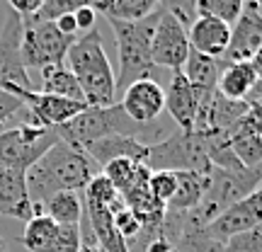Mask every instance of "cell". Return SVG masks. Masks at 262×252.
I'll list each match as a JSON object with an SVG mask.
<instances>
[{
  "instance_id": "cell-1",
  "label": "cell",
  "mask_w": 262,
  "mask_h": 252,
  "mask_svg": "<svg viewBox=\"0 0 262 252\" xmlns=\"http://www.w3.org/2000/svg\"><path fill=\"white\" fill-rule=\"evenodd\" d=\"M95 175H97V165L83 150L73 148L63 141H56L25 172L34 216L44 214V204L58 192H83Z\"/></svg>"
},
{
  "instance_id": "cell-2",
  "label": "cell",
  "mask_w": 262,
  "mask_h": 252,
  "mask_svg": "<svg viewBox=\"0 0 262 252\" xmlns=\"http://www.w3.org/2000/svg\"><path fill=\"white\" fill-rule=\"evenodd\" d=\"M63 63L75 75L88 107L117 104V75L104 54L102 34L97 27L73 39Z\"/></svg>"
},
{
  "instance_id": "cell-3",
  "label": "cell",
  "mask_w": 262,
  "mask_h": 252,
  "mask_svg": "<svg viewBox=\"0 0 262 252\" xmlns=\"http://www.w3.org/2000/svg\"><path fill=\"white\" fill-rule=\"evenodd\" d=\"M160 12V10H158ZM158 12L141 22H117L107 19L117 39V54H119V75H117V95L124 93L131 83L150 78L156 63L150 58V37L158 22Z\"/></svg>"
},
{
  "instance_id": "cell-4",
  "label": "cell",
  "mask_w": 262,
  "mask_h": 252,
  "mask_svg": "<svg viewBox=\"0 0 262 252\" xmlns=\"http://www.w3.org/2000/svg\"><path fill=\"white\" fill-rule=\"evenodd\" d=\"M58 139L73 146L78 150H85L90 143L104 139V136H114V133H126V136H136L146 133V126L134 124L122 112L119 102L110 104V107H85L83 112L73 117L68 124L56 129Z\"/></svg>"
},
{
  "instance_id": "cell-5",
  "label": "cell",
  "mask_w": 262,
  "mask_h": 252,
  "mask_svg": "<svg viewBox=\"0 0 262 252\" xmlns=\"http://www.w3.org/2000/svg\"><path fill=\"white\" fill-rule=\"evenodd\" d=\"M146 168L150 172H196V175H209L211 163L206 155L204 139L196 131H175L168 139H160L156 143H148V158Z\"/></svg>"
},
{
  "instance_id": "cell-6",
  "label": "cell",
  "mask_w": 262,
  "mask_h": 252,
  "mask_svg": "<svg viewBox=\"0 0 262 252\" xmlns=\"http://www.w3.org/2000/svg\"><path fill=\"white\" fill-rule=\"evenodd\" d=\"M58 139L56 129L19 124L12 129L0 131V168L27 172Z\"/></svg>"
},
{
  "instance_id": "cell-7",
  "label": "cell",
  "mask_w": 262,
  "mask_h": 252,
  "mask_svg": "<svg viewBox=\"0 0 262 252\" xmlns=\"http://www.w3.org/2000/svg\"><path fill=\"white\" fill-rule=\"evenodd\" d=\"M75 37H66L56 29L54 22L22 19V39H19V56L25 68L44 71L49 65H61Z\"/></svg>"
},
{
  "instance_id": "cell-8",
  "label": "cell",
  "mask_w": 262,
  "mask_h": 252,
  "mask_svg": "<svg viewBox=\"0 0 262 252\" xmlns=\"http://www.w3.org/2000/svg\"><path fill=\"white\" fill-rule=\"evenodd\" d=\"M189 56V37H187V25L172 15L160 10L158 22L150 37V58L156 68H168L172 73H180L182 65Z\"/></svg>"
},
{
  "instance_id": "cell-9",
  "label": "cell",
  "mask_w": 262,
  "mask_h": 252,
  "mask_svg": "<svg viewBox=\"0 0 262 252\" xmlns=\"http://www.w3.org/2000/svg\"><path fill=\"white\" fill-rule=\"evenodd\" d=\"M5 93L15 95L25 104V112H27L25 124H37V126H47V129L63 126L88 107L83 102L63 100L56 95H44L39 90H25V87H8Z\"/></svg>"
},
{
  "instance_id": "cell-10",
  "label": "cell",
  "mask_w": 262,
  "mask_h": 252,
  "mask_svg": "<svg viewBox=\"0 0 262 252\" xmlns=\"http://www.w3.org/2000/svg\"><path fill=\"white\" fill-rule=\"evenodd\" d=\"M19 39H22V17L10 12V19L0 29V90L8 87L32 90L29 71L19 56Z\"/></svg>"
},
{
  "instance_id": "cell-11",
  "label": "cell",
  "mask_w": 262,
  "mask_h": 252,
  "mask_svg": "<svg viewBox=\"0 0 262 252\" xmlns=\"http://www.w3.org/2000/svg\"><path fill=\"white\" fill-rule=\"evenodd\" d=\"M257 225H262V185L253 194H248L238 204L226 209L219 218H214L204 228V233L211 235L219 243H226L228 238L245 233V231H253Z\"/></svg>"
},
{
  "instance_id": "cell-12",
  "label": "cell",
  "mask_w": 262,
  "mask_h": 252,
  "mask_svg": "<svg viewBox=\"0 0 262 252\" xmlns=\"http://www.w3.org/2000/svg\"><path fill=\"white\" fill-rule=\"evenodd\" d=\"M122 112L129 117L134 124L139 126H148L156 124L163 109H165V87L153 80V78H143L131 83L122 93Z\"/></svg>"
},
{
  "instance_id": "cell-13",
  "label": "cell",
  "mask_w": 262,
  "mask_h": 252,
  "mask_svg": "<svg viewBox=\"0 0 262 252\" xmlns=\"http://www.w3.org/2000/svg\"><path fill=\"white\" fill-rule=\"evenodd\" d=\"M260 49H262V17L260 12L255 10V5L245 3L243 15L231 27V41H228L224 58H221V65L250 61Z\"/></svg>"
},
{
  "instance_id": "cell-14",
  "label": "cell",
  "mask_w": 262,
  "mask_h": 252,
  "mask_svg": "<svg viewBox=\"0 0 262 252\" xmlns=\"http://www.w3.org/2000/svg\"><path fill=\"white\" fill-rule=\"evenodd\" d=\"M88 158L93 160L95 165L104 168L112 160H134V163H143L148 158V143L136 139V136H126V133H114V136H104V139L90 143L83 150Z\"/></svg>"
},
{
  "instance_id": "cell-15",
  "label": "cell",
  "mask_w": 262,
  "mask_h": 252,
  "mask_svg": "<svg viewBox=\"0 0 262 252\" xmlns=\"http://www.w3.org/2000/svg\"><path fill=\"white\" fill-rule=\"evenodd\" d=\"M189 49L209 58H224L228 41H231V27L214 17H194L187 27Z\"/></svg>"
},
{
  "instance_id": "cell-16",
  "label": "cell",
  "mask_w": 262,
  "mask_h": 252,
  "mask_svg": "<svg viewBox=\"0 0 262 252\" xmlns=\"http://www.w3.org/2000/svg\"><path fill=\"white\" fill-rule=\"evenodd\" d=\"M165 109L175 119L180 131H194L196 109H199V95L182 73H172L165 87Z\"/></svg>"
},
{
  "instance_id": "cell-17",
  "label": "cell",
  "mask_w": 262,
  "mask_h": 252,
  "mask_svg": "<svg viewBox=\"0 0 262 252\" xmlns=\"http://www.w3.org/2000/svg\"><path fill=\"white\" fill-rule=\"evenodd\" d=\"M0 214L25 221V223L34 216V206L27 194L25 172L0 168Z\"/></svg>"
},
{
  "instance_id": "cell-18",
  "label": "cell",
  "mask_w": 262,
  "mask_h": 252,
  "mask_svg": "<svg viewBox=\"0 0 262 252\" xmlns=\"http://www.w3.org/2000/svg\"><path fill=\"white\" fill-rule=\"evenodd\" d=\"M221 61L219 58H209L204 54H196L194 49H189V56L182 65L180 73L187 78V83L192 85L202 97H209V95L216 93V85H219V75H221Z\"/></svg>"
},
{
  "instance_id": "cell-19",
  "label": "cell",
  "mask_w": 262,
  "mask_h": 252,
  "mask_svg": "<svg viewBox=\"0 0 262 252\" xmlns=\"http://www.w3.org/2000/svg\"><path fill=\"white\" fill-rule=\"evenodd\" d=\"M255 85H257V75L250 61H241V63H228L221 68L216 93L226 100H245Z\"/></svg>"
},
{
  "instance_id": "cell-20",
  "label": "cell",
  "mask_w": 262,
  "mask_h": 252,
  "mask_svg": "<svg viewBox=\"0 0 262 252\" xmlns=\"http://www.w3.org/2000/svg\"><path fill=\"white\" fill-rule=\"evenodd\" d=\"M97 15L117 22H141L160 10L158 0H97L93 5Z\"/></svg>"
},
{
  "instance_id": "cell-21",
  "label": "cell",
  "mask_w": 262,
  "mask_h": 252,
  "mask_svg": "<svg viewBox=\"0 0 262 252\" xmlns=\"http://www.w3.org/2000/svg\"><path fill=\"white\" fill-rule=\"evenodd\" d=\"M206 185H209V175H196V172H178V189L175 196L168 201V211H178V214H189L194 211L199 201L204 199Z\"/></svg>"
},
{
  "instance_id": "cell-22",
  "label": "cell",
  "mask_w": 262,
  "mask_h": 252,
  "mask_svg": "<svg viewBox=\"0 0 262 252\" xmlns=\"http://www.w3.org/2000/svg\"><path fill=\"white\" fill-rule=\"evenodd\" d=\"M39 93L44 95H56V97H63V100H73V102H83V90L75 80V75L66 68V63L61 65H49L41 71V87Z\"/></svg>"
},
{
  "instance_id": "cell-23",
  "label": "cell",
  "mask_w": 262,
  "mask_h": 252,
  "mask_svg": "<svg viewBox=\"0 0 262 252\" xmlns=\"http://www.w3.org/2000/svg\"><path fill=\"white\" fill-rule=\"evenodd\" d=\"M226 136L231 141V148H233L235 158H238V163L243 168H255V165L262 163V136L248 129L243 119L235 124Z\"/></svg>"
},
{
  "instance_id": "cell-24",
  "label": "cell",
  "mask_w": 262,
  "mask_h": 252,
  "mask_svg": "<svg viewBox=\"0 0 262 252\" xmlns=\"http://www.w3.org/2000/svg\"><path fill=\"white\" fill-rule=\"evenodd\" d=\"M44 209L49 218L56 221L58 225H80L85 214L83 199L78 192H58L44 204Z\"/></svg>"
},
{
  "instance_id": "cell-25",
  "label": "cell",
  "mask_w": 262,
  "mask_h": 252,
  "mask_svg": "<svg viewBox=\"0 0 262 252\" xmlns=\"http://www.w3.org/2000/svg\"><path fill=\"white\" fill-rule=\"evenodd\" d=\"M102 175L110 182L114 185V189L124 194V192H129L136 182H141L143 177H148L150 170L143 165V163H134V160H112V163H107L102 168Z\"/></svg>"
},
{
  "instance_id": "cell-26",
  "label": "cell",
  "mask_w": 262,
  "mask_h": 252,
  "mask_svg": "<svg viewBox=\"0 0 262 252\" xmlns=\"http://www.w3.org/2000/svg\"><path fill=\"white\" fill-rule=\"evenodd\" d=\"M58 233V223L51 221L47 214L32 216L25 225V235L19 238V243L25 245L29 252H44L49 245L54 243Z\"/></svg>"
},
{
  "instance_id": "cell-27",
  "label": "cell",
  "mask_w": 262,
  "mask_h": 252,
  "mask_svg": "<svg viewBox=\"0 0 262 252\" xmlns=\"http://www.w3.org/2000/svg\"><path fill=\"white\" fill-rule=\"evenodd\" d=\"M245 0H194V17H214L233 27L243 15Z\"/></svg>"
},
{
  "instance_id": "cell-28",
  "label": "cell",
  "mask_w": 262,
  "mask_h": 252,
  "mask_svg": "<svg viewBox=\"0 0 262 252\" xmlns=\"http://www.w3.org/2000/svg\"><path fill=\"white\" fill-rule=\"evenodd\" d=\"M170 252H224V243H219L211 235H206L204 228H202V231L182 233L175 240Z\"/></svg>"
},
{
  "instance_id": "cell-29",
  "label": "cell",
  "mask_w": 262,
  "mask_h": 252,
  "mask_svg": "<svg viewBox=\"0 0 262 252\" xmlns=\"http://www.w3.org/2000/svg\"><path fill=\"white\" fill-rule=\"evenodd\" d=\"M175 189H178V172H165V170L150 172L148 192L158 199L160 204L168 206V201L175 196Z\"/></svg>"
},
{
  "instance_id": "cell-30",
  "label": "cell",
  "mask_w": 262,
  "mask_h": 252,
  "mask_svg": "<svg viewBox=\"0 0 262 252\" xmlns=\"http://www.w3.org/2000/svg\"><path fill=\"white\" fill-rule=\"evenodd\" d=\"M112 221H114V228H117V233L122 235L124 240H126V245L134 240V238H139L141 233V223L139 218L134 216V211L131 209H126V206H117L112 211Z\"/></svg>"
},
{
  "instance_id": "cell-31",
  "label": "cell",
  "mask_w": 262,
  "mask_h": 252,
  "mask_svg": "<svg viewBox=\"0 0 262 252\" xmlns=\"http://www.w3.org/2000/svg\"><path fill=\"white\" fill-rule=\"evenodd\" d=\"M224 252H262V225L228 238L224 243Z\"/></svg>"
},
{
  "instance_id": "cell-32",
  "label": "cell",
  "mask_w": 262,
  "mask_h": 252,
  "mask_svg": "<svg viewBox=\"0 0 262 252\" xmlns=\"http://www.w3.org/2000/svg\"><path fill=\"white\" fill-rule=\"evenodd\" d=\"M158 5H160V10H165V12L178 15L187 27H189V22L194 19V10L189 5V0H158Z\"/></svg>"
},
{
  "instance_id": "cell-33",
  "label": "cell",
  "mask_w": 262,
  "mask_h": 252,
  "mask_svg": "<svg viewBox=\"0 0 262 252\" xmlns=\"http://www.w3.org/2000/svg\"><path fill=\"white\" fill-rule=\"evenodd\" d=\"M73 17H75V25H78V32H83V34H88L90 29L97 27V10L93 5H85V8L75 10Z\"/></svg>"
},
{
  "instance_id": "cell-34",
  "label": "cell",
  "mask_w": 262,
  "mask_h": 252,
  "mask_svg": "<svg viewBox=\"0 0 262 252\" xmlns=\"http://www.w3.org/2000/svg\"><path fill=\"white\" fill-rule=\"evenodd\" d=\"M8 3H10V8H12V12L19 15L22 19L34 17L39 12V8L44 5V0H8Z\"/></svg>"
},
{
  "instance_id": "cell-35",
  "label": "cell",
  "mask_w": 262,
  "mask_h": 252,
  "mask_svg": "<svg viewBox=\"0 0 262 252\" xmlns=\"http://www.w3.org/2000/svg\"><path fill=\"white\" fill-rule=\"evenodd\" d=\"M172 250V243H170V238L163 233V228H160L158 235H153L150 240L143 243V252H170Z\"/></svg>"
},
{
  "instance_id": "cell-36",
  "label": "cell",
  "mask_w": 262,
  "mask_h": 252,
  "mask_svg": "<svg viewBox=\"0 0 262 252\" xmlns=\"http://www.w3.org/2000/svg\"><path fill=\"white\" fill-rule=\"evenodd\" d=\"M54 25H56V29L61 34H66V37H78V25H75L73 15H63V17L54 19Z\"/></svg>"
},
{
  "instance_id": "cell-37",
  "label": "cell",
  "mask_w": 262,
  "mask_h": 252,
  "mask_svg": "<svg viewBox=\"0 0 262 252\" xmlns=\"http://www.w3.org/2000/svg\"><path fill=\"white\" fill-rule=\"evenodd\" d=\"M250 65H253V71L255 75H257V80H262V49L255 54L253 58H250Z\"/></svg>"
},
{
  "instance_id": "cell-38",
  "label": "cell",
  "mask_w": 262,
  "mask_h": 252,
  "mask_svg": "<svg viewBox=\"0 0 262 252\" xmlns=\"http://www.w3.org/2000/svg\"><path fill=\"white\" fill-rule=\"evenodd\" d=\"M255 10L260 12V17H262V0H257V3H255Z\"/></svg>"
},
{
  "instance_id": "cell-39",
  "label": "cell",
  "mask_w": 262,
  "mask_h": 252,
  "mask_svg": "<svg viewBox=\"0 0 262 252\" xmlns=\"http://www.w3.org/2000/svg\"><path fill=\"white\" fill-rule=\"evenodd\" d=\"M0 252H8V245H5V240L0 238Z\"/></svg>"
},
{
  "instance_id": "cell-40",
  "label": "cell",
  "mask_w": 262,
  "mask_h": 252,
  "mask_svg": "<svg viewBox=\"0 0 262 252\" xmlns=\"http://www.w3.org/2000/svg\"><path fill=\"white\" fill-rule=\"evenodd\" d=\"M245 3H248V5H255V3H257V0H245Z\"/></svg>"
},
{
  "instance_id": "cell-41",
  "label": "cell",
  "mask_w": 262,
  "mask_h": 252,
  "mask_svg": "<svg viewBox=\"0 0 262 252\" xmlns=\"http://www.w3.org/2000/svg\"><path fill=\"white\" fill-rule=\"evenodd\" d=\"M189 5H192V10H194V0H189Z\"/></svg>"
}]
</instances>
